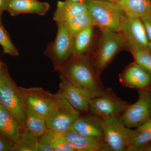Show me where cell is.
<instances>
[{"instance_id":"cell-10","label":"cell","mask_w":151,"mask_h":151,"mask_svg":"<svg viewBox=\"0 0 151 151\" xmlns=\"http://www.w3.org/2000/svg\"><path fill=\"white\" fill-rule=\"evenodd\" d=\"M119 32L124 38L125 48L129 51L147 48L150 41L140 19L126 17Z\"/></svg>"},{"instance_id":"cell-18","label":"cell","mask_w":151,"mask_h":151,"mask_svg":"<svg viewBox=\"0 0 151 151\" xmlns=\"http://www.w3.org/2000/svg\"><path fill=\"white\" fill-rule=\"evenodd\" d=\"M88 12L84 2H76L65 0L58 1L53 19L56 23H63L78 15Z\"/></svg>"},{"instance_id":"cell-37","label":"cell","mask_w":151,"mask_h":151,"mask_svg":"<svg viewBox=\"0 0 151 151\" xmlns=\"http://www.w3.org/2000/svg\"><path fill=\"white\" fill-rule=\"evenodd\" d=\"M151 93V90H150Z\"/></svg>"},{"instance_id":"cell-7","label":"cell","mask_w":151,"mask_h":151,"mask_svg":"<svg viewBox=\"0 0 151 151\" xmlns=\"http://www.w3.org/2000/svg\"><path fill=\"white\" fill-rule=\"evenodd\" d=\"M104 141L111 151H126L134 129L125 126L121 116L103 120Z\"/></svg>"},{"instance_id":"cell-36","label":"cell","mask_w":151,"mask_h":151,"mask_svg":"<svg viewBox=\"0 0 151 151\" xmlns=\"http://www.w3.org/2000/svg\"><path fill=\"white\" fill-rule=\"evenodd\" d=\"M1 65H0V70H1Z\"/></svg>"},{"instance_id":"cell-15","label":"cell","mask_w":151,"mask_h":151,"mask_svg":"<svg viewBox=\"0 0 151 151\" xmlns=\"http://www.w3.org/2000/svg\"><path fill=\"white\" fill-rule=\"evenodd\" d=\"M61 134L76 151H111L104 141L83 136L71 129Z\"/></svg>"},{"instance_id":"cell-32","label":"cell","mask_w":151,"mask_h":151,"mask_svg":"<svg viewBox=\"0 0 151 151\" xmlns=\"http://www.w3.org/2000/svg\"><path fill=\"white\" fill-rule=\"evenodd\" d=\"M147 48L149 51L151 52V41H149L148 45Z\"/></svg>"},{"instance_id":"cell-34","label":"cell","mask_w":151,"mask_h":151,"mask_svg":"<svg viewBox=\"0 0 151 151\" xmlns=\"http://www.w3.org/2000/svg\"><path fill=\"white\" fill-rule=\"evenodd\" d=\"M101 1H113V0H101Z\"/></svg>"},{"instance_id":"cell-24","label":"cell","mask_w":151,"mask_h":151,"mask_svg":"<svg viewBox=\"0 0 151 151\" xmlns=\"http://www.w3.org/2000/svg\"><path fill=\"white\" fill-rule=\"evenodd\" d=\"M63 24L73 37L86 28L96 26L94 20L88 12L76 16Z\"/></svg>"},{"instance_id":"cell-25","label":"cell","mask_w":151,"mask_h":151,"mask_svg":"<svg viewBox=\"0 0 151 151\" xmlns=\"http://www.w3.org/2000/svg\"><path fill=\"white\" fill-rule=\"evenodd\" d=\"M38 137L26 130L22 133L19 141L14 144L13 151H38L40 143Z\"/></svg>"},{"instance_id":"cell-2","label":"cell","mask_w":151,"mask_h":151,"mask_svg":"<svg viewBox=\"0 0 151 151\" xmlns=\"http://www.w3.org/2000/svg\"><path fill=\"white\" fill-rule=\"evenodd\" d=\"M88 12L101 30L119 32L126 15L115 2L101 0H84Z\"/></svg>"},{"instance_id":"cell-31","label":"cell","mask_w":151,"mask_h":151,"mask_svg":"<svg viewBox=\"0 0 151 151\" xmlns=\"http://www.w3.org/2000/svg\"><path fill=\"white\" fill-rule=\"evenodd\" d=\"M142 151H151V142L144 148Z\"/></svg>"},{"instance_id":"cell-9","label":"cell","mask_w":151,"mask_h":151,"mask_svg":"<svg viewBox=\"0 0 151 151\" xmlns=\"http://www.w3.org/2000/svg\"><path fill=\"white\" fill-rule=\"evenodd\" d=\"M25 107L46 119L54 109L55 94L38 88L20 89Z\"/></svg>"},{"instance_id":"cell-27","label":"cell","mask_w":151,"mask_h":151,"mask_svg":"<svg viewBox=\"0 0 151 151\" xmlns=\"http://www.w3.org/2000/svg\"><path fill=\"white\" fill-rule=\"evenodd\" d=\"M2 13L0 12V45L4 53L11 56H17L19 54L18 50L12 42L9 33L3 25L1 20Z\"/></svg>"},{"instance_id":"cell-19","label":"cell","mask_w":151,"mask_h":151,"mask_svg":"<svg viewBox=\"0 0 151 151\" xmlns=\"http://www.w3.org/2000/svg\"><path fill=\"white\" fill-rule=\"evenodd\" d=\"M115 2L128 17L140 19L151 13V0H119Z\"/></svg>"},{"instance_id":"cell-23","label":"cell","mask_w":151,"mask_h":151,"mask_svg":"<svg viewBox=\"0 0 151 151\" xmlns=\"http://www.w3.org/2000/svg\"><path fill=\"white\" fill-rule=\"evenodd\" d=\"M39 142L50 145L54 151H76L62 134L49 129L41 136Z\"/></svg>"},{"instance_id":"cell-33","label":"cell","mask_w":151,"mask_h":151,"mask_svg":"<svg viewBox=\"0 0 151 151\" xmlns=\"http://www.w3.org/2000/svg\"><path fill=\"white\" fill-rule=\"evenodd\" d=\"M68 1H73L76 2H84V0H68Z\"/></svg>"},{"instance_id":"cell-28","label":"cell","mask_w":151,"mask_h":151,"mask_svg":"<svg viewBox=\"0 0 151 151\" xmlns=\"http://www.w3.org/2000/svg\"><path fill=\"white\" fill-rule=\"evenodd\" d=\"M149 41H151V13L140 18Z\"/></svg>"},{"instance_id":"cell-20","label":"cell","mask_w":151,"mask_h":151,"mask_svg":"<svg viewBox=\"0 0 151 151\" xmlns=\"http://www.w3.org/2000/svg\"><path fill=\"white\" fill-rule=\"evenodd\" d=\"M94 27L86 28L74 36L72 56H89L88 54L94 40Z\"/></svg>"},{"instance_id":"cell-29","label":"cell","mask_w":151,"mask_h":151,"mask_svg":"<svg viewBox=\"0 0 151 151\" xmlns=\"http://www.w3.org/2000/svg\"><path fill=\"white\" fill-rule=\"evenodd\" d=\"M14 147L13 142L0 136V151H13Z\"/></svg>"},{"instance_id":"cell-16","label":"cell","mask_w":151,"mask_h":151,"mask_svg":"<svg viewBox=\"0 0 151 151\" xmlns=\"http://www.w3.org/2000/svg\"><path fill=\"white\" fill-rule=\"evenodd\" d=\"M50 8L48 3L38 0H10L6 11L12 16L22 14L44 16Z\"/></svg>"},{"instance_id":"cell-1","label":"cell","mask_w":151,"mask_h":151,"mask_svg":"<svg viewBox=\"0 0 151 151\" xmlns=\"http://www.w3.org/2000/svg\"><path fill=\"white\" fill-rule=\"evenodd\" d=\"M73 57L64 67L63 74L86 90L91 98L100 96L105 88L89 57Z\"/></svg>"},{"instance_id":"cell-8","label":"cell","mask_w":151,"mask_h":151,"mask_svg":"<svg viewBox=\"0 0 151 151\" xmlns=\"http://www.w3.org/2000/svg\"><path fill=\"white\" fill-rule=\"evenodd\" d=\"M139 98L135 103L129 105L121 116L125 126L137 128L151 119L150 90H138Z\"/></svg>"},{"instance_id":"cell-4","label":"cell","mask_w":151,"mask_h":151,"mask_svg":"<svg viewBox=\"0 0 151 151\" xmlns=\"http://www.w3.org/2000/svg\"><path fill=\"white\" fill-rule=\"evenodd\" d=\"M0 105L24 125L25 107L20 89L14 83L6 68L0 70Z\"/></svg>"},{"instance_id":"cell-12","label":"cell","mask_w":151,"mask_h":151,"mask_svg":"<svg viewBox=\"0 0 151 151\" xmlns=\"http://www.w3.org/2000/svg\"><path fill=\"white\" fill-rule=\"evenodd\" d=\"M120 83L127 88L151 90V76L135 61L130 63L119 75Z\"/></svg>"},{"instance_id":"cell-21","label":"cell","mask_w":151,"mask_h":151,"mask_svg":"<svg viewBox=\"0 0 151 151\" xmlns=\"http://www.w3.org/2000/svg\"><path fill=\"white\" fill-rule=\"evenodd\" d=\"M151 142V119L136 128L133 134L127 151H142Z\"/></svg>"},{"instance_id":"cell-17","label":"cell","mask_w":151,"mask_h":151,"mask_svg":"<svg viewBox=\"0 0 151 151\" xmlns=\"http://www.w3.org/2000/svg\"><path fill=\"white\" fill-rule=\"evenodd\" d=\"M22 125L18 120L0 105V134L14 143L19 141L22 134Z\"/></svg>"},{"instance_id":"cell-11","label":"cell","mask_w":151,"mask_h":151,"mask_svg":"<svg viewBox=\"0 0 151 151\" xmlns=\"http://www.w3.org/2000/svg\"><path fill=\"white\" fill-rule=\"evenodd\" d=\"M60 93L79 112H89L91 97L86 90L70 81L64 74L61 75Z\"/></svg>"},{"instance_id":"cell-6","label":"cell","mask_w":151,"mask_h":151,"mask_svg":"<svg viewBox=\"0 0 151 151\" xmlns=\"http://www.w3.org/2000/svg\"><path fill=\"white\" fill-rule=\"evenodd\" d=\"M129 105L117 97L112 89L106 88L100 96L91 98L89 112L105 120L120 117Z\"/></svg>"},{"instance_id":"cell-14","label":"cell","mask_w":151,"mask_h":151,"mask_svg":"<svg viewBox=\"0 0 151 151\" xmlns=\"http://www.w3.org/2000/svg\"><path fill=\"white\" fill-rule=\"evenodd\" d=\"M57 33L51 47V52L57 61L64 63L73 56V37L63 23L58 24Z\"/></svg>"},{"instance_id":"cell-26","label":"cell","mask_w":151,"mask_h":151,"mask_svg":"<svg viewBox=\"0 0 151 151\" xmlns=\"http://www.w3.org/2000/svg\"><path fill=\"white\" fill-rule=\"evenodd\" d=\"M134 61L151 76V52L147 48L136 49L130 51Z\"/></svg>"},{"instance_id":"cell-5","label":"cell","mask_w":151,"mask_h":151,"mask_svg":"<svg viewBox=\"0 0 151 151\" xmlns=\"http://www.w3.org/2000/svg\"><path fill=\"white\" fill-rule=\"evenodd\" d=\"M76 110L60 93L55 94L54 109L46 119L47 128L62 134L71 129L73 122L79 116Z\"/></svg>"},{"instance_id":"cell-3","label":"cell","mask_w":151,"mask_h":151,"mask_svg":"<svg viewBox=\"0 0 151 151\" xmlns=\"http://www.w3.org/2000/svg\"><path fill=\"white\" fill-rule=\"evenodd\" d=\"M102 31L97 48L90 59L97 73L101 75L122 49L125 48L121 33L111 30Z\"/></svg>"},{"instance_id":"cell-35","label":"cell","mask_w":151,"mask_h":151,"mask_svg":"<svg viewBox=\"0 0 151 151\" xmlns=\"http://www.w3.org/2000/svg\"><path fill=\"white\" fill-rule=\"evenodd\" d=\"M113 2H116L117 1H119V0H113Z\"/></svg>"},{"instance_id":"cell-13","label":"cell","mask_w":151,"mask_h":151,"mask_svg":"<svg viewBox=\"0 0 151 151\" xmlns=\"http://www.w3.org/2000/svg\"><path fill=\"white\" fill-rule=\"evenodd\" d=\"M103 119L92 113L76 118L71 129L80 134L98 140L104 141Z\"/></svg>"},{"instance_id":"cell-30","label":"cell","mask_w":151,"mask_h":151,"mask_svg":"<svg viewBox=\"0 0 151 151\" xmlns=\"http://www.w3.org/2000/svg\"><path fill=\"white\" fill-rule=\"evenodd\" d=\"M10 0H0V12L6 11Z\"/></svg>"},{"instance_id":"cell-22","label":"cell","mask_w":151,"mask_h":151,"mask_svg":"<svg viewBox=\"0 0 151 151\" xmlns=\"http://www.w3.org/2000/svg\"><path fill=\"white\" fill-rule=\"evenodd\" d=\"M24 125L27 130L37 137L42 136L47 129L46 119L27 107Z\"/></svg>"}]
</instances>
